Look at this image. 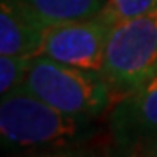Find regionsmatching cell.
<instances>
[{
	"label": "cell",
	"mask_w": 157,
	"mask_h": 157,
	"mask_svg": "<svg viewBox=\"0 0 157 157\" xmlns=\"http://www.w3.org/2000/svg\"><path fill=\"white\" fill-rule=\"evenodd\" d=\"M93 121L61 112L21 87L0 101L2 148L23 155H77L94 138Z\"/></svg>",
	"instance_id": "cell-1"
},
{
	"label": "cell",
	"mask_w": 157,
	"mask_h": 157,
	"mask_svg": "<svg viewBox=\"0 0 157 157\" xmlns=\"http://www.w3.org/2000/svg\"><path fill=\"white\" fill-rule=\"evenodd\" d=\"M25 89L65 113L96 119L112 103V89L103 75L33 56L25 78Z\"/></svg>",
	"instance_id": "cell-2"
},
{
	"label": "cell",
	"mask_w": 157,
	"mask_h": 157,
	"mask_svg": "<svg viewBox=\"0 0 157 157\" xmlns=\"http://www.w3.org/2000/svg\"><path fill=\"white\" fill-rule=\"evenodd\" d=\"M157 73V11L115 21L101 75L112 94H126Z\"/></svg>",
	"instance_id": "cell-3"
},
{
	"label": "cell",
	"mask_w": 157,
	"mask_h": 157,
	"mask_svg": "<svg viewBox=\"0 0 157 157\" xmlns=\"http://www.w3.org/2000/svg\"><path fill=\"white\" fill-rule=\"evenodd\" d=\"M112 25L103 11L91 17L49 23L40 54L70 67L101 73Z\"/></svg>",
	"instance_id": "cell-4"
},
{
	"label": "cell",
	"mask_w": 157,
	"mask_h": 157,
	"mask_svg": "<svg viewBox=\"0 0 157 157\" xmlns=\"http://www.w3.org/2000/svg\"><path fill=\"white\" fill-rule=\"evenodd\" d=\"M108 133L117 155H135L143 145L157 141V73L119 96L108 115Z\"/></svg>",
	"instance_id": "cell-5"
},
{
	"label": "cell",
	"mask_w": 157,
	"mask_h": 157,
	"mask_svg": "<svg viewBox=\"0 0 157 157\" xmlns=\"http://www.w3.org/2000/svg\"><path fill=\"white\" fill-rule=\"evenodd\" d=\"M47 25L25 0H0V54L39 56Z\"/></svg>",
	"instance_id": "cell-6"
},
{
	"label": "cell",
	"mask_w": 157,
	"mask_h": 157,
	"mask_svg": "<svg viewBox=\"0 0 157 157\" xmlns=\"http://www.w3.org/2000/svg\"><path fill=\"white\" fill-rule=\"evenodd\" d=\"M45 21H70L100 14L107 0H25Z\"/></svg>",
	"instance_id": "cell-7"
},
{
	"label": "cell",
	"mask_w": 157,
	"mask_h": 157,
	"mask_svg": "<svg viewBox=\"0 0 157 157\" xmlns=\"http://www.w3.org/2000/svg\"><path fill=\"white\" fill-rule=\"evenodd\" d=\"M30 61L32 58L28 56L0 54V98L25 86Z\"/></svg>",
	"instance_id": "cell-8"
},
{
	"label": "cell",
	"mask_w": 157,
	"mask_h": 157,
	"mask_svg": "<svg viewBox=\"0 0 157 157\" xmlns=\"http://www.w3.org/2000/svg\"><path fill=\"white\" fill-rule=\"evenodd\" d=\"M152 11H157V0H107L103 9L105 16L112 23Z\"/></svg>",
	"instance_id": "cell-9"
},
{
	"label": "cell",
	"mask_w": 157,
	"mask_h": 157,
	"mask_svg": "<svg viewBox=\"0 0 157 157\" xmlns=\"http://www.w3.org/2000/svg\"><path fill=\"white\" fill-rule=\"evenodd\" d=\"M135 155H141V157H157V141H152L148 145H143L141 148L135 152Z\"/></svg>",
	"instance_id": "cell-10"
}]
</instances>
